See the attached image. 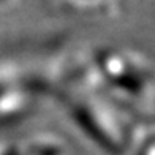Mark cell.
Here are the masks:
<instances>
[{
    "label": "cell",
    "instance_id": "1",
    "mask_svg": "<svg viewBox=\"0 0 155 155\" xmlns=\"http://www.w3.org/2000/svg\"><path fill=\"white\" fill-rule=\"evenodd\" d=\"M95 87L104 84L108 94L114 92L117 101L141 100L152 94V68L141 55L122 49H103L89 70Z\"/></svg>",
    "mask_w": 155,
    "mask_h": 155
}]
</instances>
